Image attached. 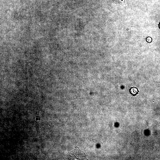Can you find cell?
Segmentation results:
<instances>
[{
    "instance_id": "4",
    "label": "cell",
    "mask_w": 160,
    "mask_h": 160,
    "mask_svg": "<svg viewBox=\"0 0 160 160\" xmlns=\"http://www.w3.org/2000/svg\"><path fill=\"white\" fill-rule=\"evenodd\" d=\"M159 28L160 30V22H159V24L158 25Z\"/></svg>"
},
{
    "instance_id": "3",
    "label": "cell",
    "mask_w": 160,
    "mask_h": 160,
    "mask_svg": "<svg viewBox=\"0 0 160 160\" xmlns=\"http://www.w3.org/2000/svg\"><path fill=\"white\" fill-rule=\"evenodd\" d=\"M145 40L146 41L149 43L151 42L152 41V38L150 36H148L146 38Z\"/></svg>"
},
{
    "instance_id": "1",
    "label": "cell",
    "mask_w": 160,
    "mask_h": 160,
    "mask_svg": "<svg viewBox=\"0 0 160 160\" xmlns=\"http://www.w3.org/2000/svg\"><path fill=\"white\" fill-rule=\"evenodd\" d=\"M68 156L70 159L88 160L85 153L77 147L72 151L68 152Z\"/></svg>"
},
{
    "instance_id": "2",
    "label": "cell",
    "mask_w": 160,
    "mask_h": 160,
    "mask_svg": "<svg viewBox=\"0 0 160 160\" xmlns=\"http://www.w3.org/2000/svg\"><path fill=\"white\" fill-rule=\"evenodd\" d=\"M113 4L120 5L122 6L126 5L125 0H111Z\"/></svg>"
}]
</instances>
